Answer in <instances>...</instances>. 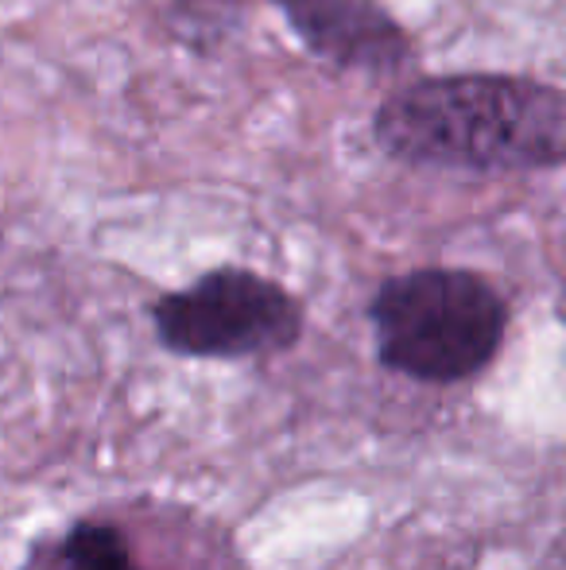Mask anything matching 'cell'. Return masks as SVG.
Here are the masks:
<instances>
[{
	"mask_svg": "<svg viewBox=\"0 0 566 570\" xmlns=\"http://www.w3.org/2000/svg\"><path fill=\"white\" fill-rule=\"evenodd\" d=\"M373 140L408 167L536 175L566 164V90L532 75L461 70L396 86L373 114Z\"/></svg>",
	"mask_w": 566,
	"mask_h": 570,
	"instance_id": "cell-1",
	"label": "cell"
},
{
	"mask_svg": "<svg viewBox=\"0 0 566 570\" xmlns=\"http://www.w3.org/2000/svg\"><path fill=\"white\" fill-rule=\"evenodd\" d=\"M377 361L419 384H461L497 361L508 334V299L474 268L396 272L369 299Z\"/></svg>",
	"mask_w": 566,
	"mask_h": 570,
	"instance_id": "cell-2",
	"label": "cell"
},
{
	"mask_svg": "<svg viewBox=\"0 0 566 570\" xmlns=\"http://www.w3.org/2000/svg\"><path fill=\"white\" fill-rule=\"evenodd\" d=\"M151 331L175 357L249 361L299 345L307 311L280 279L221 264L151 303Z\"/></svg>",
	"mask_w": 566,
	"mask_h": 570,
	"instance_id": "cell-3",
	"label": "cell"
},
{
	"mask_svg": "<svg viewBox=\"0 0 566 570\" xmlns=\"http://www.w3.org/2000/svg\"><path fill=\"white\" fill-rule=\"evenodd\" d=\"M272 4L310 59L361 75H396L411 62V36L385 0H252Z\"/></svg>",
	"mask_w": 566,
	"mask_h": 570,
	"instance_id": "cell-4",
	"label": "cell"
},
{
	"mask_svg": "<svg viewBox=\"0 0 566 570\" xmlns=\"http://www.w3.org/2000/svg\"><path fill=\"white\" fill-rule=\"evenodd\" d=\"M59 570H143L125 543L121 528L101 520H78L59 551Z\"/></svg>",
	"mask_w": 566,
	"mask_h": 570,
	"instance_id": "cell-5",
	"label": "cell"
},
{
	"mask_svg": "<svg viewBox=\"0 0 566 570\" xmlns=\"http://www.w3.org/2000/svg\"><path fill=\"white\" fill-rule=\"evenodd\" d=\"M167 8H171L187 43L206 51V47L221 43L234 28H241L252 0H167Z\"/></svg>",
	"mask_w": 566,
	"mask_h": 570,
	"instance_id": "cell-6",
	"label": "cell"
}]
</instances>
